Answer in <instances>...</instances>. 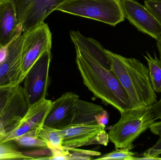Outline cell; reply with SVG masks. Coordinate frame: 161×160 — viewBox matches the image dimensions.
Instances as JSON below:
<instances>
[{
	"label": "cell",
	"instance_id": "5bb4252c",
	"mask_svg": "<svg viewBox=\"0 0 161 160\" xmlns=\"http://www.w3.org/2000/svg\"><path fill=\"white\" fill-rule=\"evenodd\" d=\"M70 36L75 47L87 52L103 66L111 70L110 62L106 49L100 43L93 39L82 35L78 31H71Z\"/></svg>",
	"mask_w": 161,
	"mask_h": 160
},
{
	"label": "cell",
	"instance_id": "83f0119b",
	"mask_svg": "<svg viewBox=\"0 0 161 160\" xmlns=\"http://www.w3.org/2000/svg\"><path fill=\"white\" fill-rule=\"evenodd\" d=\"M157 47L159 54V59L161 60V37L157 40Z\"/></svg>",
	"mask_w": 161,
	"mask_h": 160
},
{
	"label": "cell",
	"instance_id": "ffe728a7",
	"mask_svg": "<svg viewBox=\"0 0 161 160\" xmlns=\"http://www.w3.org/2000/svg\"><path fill=\"white\" fill-rule=\"evenodd\" d=\"M132 149L130 147L115 148L114 151L100 156L95 159L136 160L138 153L132 152Z\"/></svg>",
	"mask_w": 161,
	"mask_h": 160
},
{
	"label": "cell",
	"instance_id": "f546056e",
	"mask_svg": "<svg viewBox=\"0 0 161 160\" xmlns=\"http://www.w3.org/2000/svg\"></svg>",
	"mask_w": 161,
	"mask_h": 160
},
{
	"label": "cell",
	"instance_id": "44dd1931",
	"mask_svg": "<svg viewBox=\"0 0 161 160\" xmlns=\"http://www.w3.org/2000/svg\"><path fill=\"white\" fill-rule=\"evenodd\" d=\"M0 155L8 157L10 160H35L33 157L17 151L7 142L0 143Z\"/></svg>",
	"mask_w": 161,
	"mask_h": 160
},
{
	"label": "cell",
	"instance_id": "4316f807",
	"mask_svg": "<svg viewBox=\"0 0 161 160\" xmlns=\"http://www.w3.org/2000/svg\"><path fill=\"white\" fill-rule=\"evenodd\" d=\"M8 46L0 48V64L5 59L8 52Z\"/></svg>",
	"mask_w": 161,
	"mask_h": 160
},
{
	"label": "cell",
	"instance_id": "cb8c5ba5",
	"mask_svg": "<svg viewBox=\"0 0 161 160\" xmlns=\"http://www.w3.org/2000/svg\"><path fill=\"white\" fill-rule=\"evenodd\" d=\"M144 6L161 24V0H145Z\"/></svg>",
	"mask_w": 161,
	"mask_h": 160
},
{
	"label": "cell",
	"instance_id": "d6986e66",
	"mask_svg": "<svg viewBox=\"0 0 161 160\" xmlns=\"http://www.w3.org/2000/svg\"><path fill=\"white\" fill-rule=\"evenodd\" d=\"M39 130L30 131L12 141L22 147L48 148L46 143L39 137Z\"/></svg>",
	"mask_w": 161,
	"mask_h": 160
},
{
	"label": "cell",
	"instance_id": "603a6c76",
	"mask_svg": "<svg viewBox=\"0 0 161 160\" xmlns=\"http://www.w3.org/2000/svg\"><path fill=\"white\" fill-rule=\"evenodd\" d=\"M69 151V160H91L92 157L100 156V152L82 150L77 148H66Z\"/></svg>",
	"mask_w": 161,
	"mask_h": 160
},
{
	"label": "cell",
	"instance_id": "7402d4cb",
	"mask_svg": "<svg viewBox=\"0 0 161 160\" xmlns=\"http://www.w3.org/2000/svg\"><path fill=\"white\" fill-rule=\"evenodd\" d=\"M156 135L159 136V139L152 147L146 151L141 157H137L138 160H161L160 155H161V130L158 132Z\"/></svg>",
	"mask_w": 161,
	"mask_h": 160
},
{
	"label": "cell",
	"instance_id": "6da1fadb",
	"mask_svg": "<svg viewBox=\"0 0 161 160\" xmlns=\"http://www.w3.org/2000/svg\"><path fill=\"white\" fill-rule=\"evenodd\" d=\"M76 63L83 83L97 98L111 105L120 113L132 109L125 90L111 70L103 66L89 53L78 47Z\"/></svg>",
	"mask_w": 161,
	"mask_h": 160
},
{
	"label": "cell",
	"instance_id": "7a4b0ae2",
	"mask_svg": "<svg viewBox=\"0 0 161 160\" xmlns=\"http://www.w3.org/2000/svg\"><path fill=\"white\" fill-rule=\"evenodd\" d=\"M106 52L111 70L125 90L132 109L152 107L158 100L148 68L135 58H126L108 50Z\"/></svg>",
	"mask_w": 161,
	"mask_h": 160
},
{
	"label": "cell",
	"instance_id": "3957f363",
	"mask_svg": "<svg viewBox=\"0 0 161 160\" xmlns=\"http://www.w3.org/2000/svg\"><path fill=\"white\" fill-rule=\"evenodd\" d=\"M119 121L110 128L109 140L115 148H133V142L157 120L150 108H137L121 113Z\"/></svg>",
	"mask_w": 161,
	"mask_h": 160
},
{
	"label": "cell",
	"instance_id": "2e32d148",
	"mask_svg": "<svg viewBox=\"0 0 161 160\" xmlns=\"http://www.w3.org/2000/svg\"><path fill=\"white\" fill-rule=\"evenodd\" d=\"M53 101L43 98L28 107L26 113L21 121L34 130L40 129L52 108Z\"/></svg>",
	"mask_w": 161,
	"mask_h": 160
},
{
	"label": "cell",
	"instance_id": "5b68a950",
	"mask_svg": "<svg viewBox=\"0 0 161 160\" xmlns=\"http://www.w3.org/2000/svg\"><path fill=\"white\" fill-rule=\"evenodd\" d=\"M28 109L20 84L0 87V136L16 128Z\"/></svg>",
	"mask_w": 161,
	"mask_h": 160
},
{
	"label": "cell",
	"instance_id": "484cf974",
	"mask_svg": "<svg viewBox=\"0 0 161 160\" xmlns=\"http://www.w3.org/2000/svg\"><path fill=\"white\" fill-rule=\"evenodd\" d=\"M109 115L107 111L104 110V111L99 114L97 117V125L105 126L108 125V122Z\"/></svg>",
	"mask_w": 161,
	"mask_h": 160
},
{
	"label": "cell",
	"instance_id": "f1b7e54d",
	"mask_svg": "<svg viewBox=\"0 0 161 160\" xmlns=\"http://www.w3.org/2000/svg\"><path fill=\"white\" fill-rule=\"evenodd\" d=\"M3 0H0V3L3 2Z\"/></svg>",
	"mask_w": 161,
	"mask_h": 160
},
{
	"label": "cell",
	"instance_id": "7c38bea8",
	"mask_svg": "<svg viewBox=\"0 0 161 160\" xmlns=\"http://www.w3.org/2000/svg\"><path fill=\"white\" fill-rule=\"evenodd\" d=\"M79 98L78 95L72 92L63 94L53 102L43 125L59 130L69 127L75 101Z\"/></svg>",
	"mask_w": 161,
	"mask_h": 160
},
{
	"label": "cell",
	"instance_id": "277c9868",
	"mask_svg": "<svg viewBox=\"0 0 161 160\" xmlns=\"http://www.w3.org/2000/svg\"><path fill=\"white\" fill-rule=\"evenodd\" d=\"M56 10L113 26L125 19L121 0H65Z\"/></svg>",
	"mask_w": 161,
	"mask_h": 160
},
{
	"label": "cell",
	"instance_id": "8fae6325",
	"mask_svg": "<svg viewBox=\"0 0 161 160\" xmlns=\"http://www.w3.org/2000/svg\"><path fill=\"white\" fill-rule=\"evenodd\" d=\"M22 41L20 33L8 46L6 57L0 64V87L20 84Z\"/></svg>",
	"mask_w": 161,
	"mask_h": 160
},
{
	"label": "cell",
	"instance_id": "ac0fdd59",
	"mask_svg": "<svg viewBox=\"0 0 161 160\" xmlns=\"http://www.w3.org/2000/svg\"><path fill=\"white\" fill-rule=\"evenodd\" d=\"M146 53L144 57L148 64L151 85L156 93H161V60L158 58L156 53L154 57L147 52Z\"/></svg>",
	"mask_w": 161,
	"mask_h": 160
},
{
	"label": "cell",
	"instance_id": "4fadbf2b",
	"mask_svg": "<svg viewBox=\"0 0 161 160\" xmlns=\"http://www.w3.org/2000/svg\"><path fill=\"white\" fill-rule=\"evenodd\" d=\"M20 33L22 32L13 3L3 0L0 3V48L8 46Z\"/></svg>",
	"mask_w": 161,
	"mask_h": 160
},
{
	"label": "cell",
	"instance_id": "52a82bcc",
	"mask_svg": "<svg viewBox=\"0 0 161 160\" xmlns=\"http://www.w3.org/2000/svg\"><path fill=\"white\" fill-rule=\"evenodd\" d=\"M13 3L20 28L23 33L44 22L65 0H7Z\"/></svg>",
	"mask_w": 161,
	"mask_h": 160
},
{
	"label": "cell",
	"instance_id": "d4e9b609",
	"mask_svg": "<svg viewBox=\"0 0 161 160\" xmlns=\"http://www.w3.org/2000/svg\"><path fill=\"white\" fill-rule=\"evenodd\" d=\"M152 109L155 117L157 119L161 120V99H160L152 106ZM149 129L151 132L156 134L158 132L161 130V121L153 123Z\"/></svg>",
	"mask_w": 161,
	"mask_h": 160
},
{
	"label": "cell",
	"instance_id": "e0dca14e",
	"mask_svg": "<svg viewBox=\"0 0 161 160\" xmlns=\"http://www.w3.org/2000/svg\"><path fill=\"white\" fill-rule=\"evenodd\" d=\"M38 136L46 143L48 149H63V135L61 130L43 125L39 130Z\"/></svg>",
	"mask_w": 161,
	"mask_h": 160
},
{
	"label": "cell",
	"instance_id": "8992f818",
	"mask_svg": "<svg viewBox=\"0 0 161 160\" xmlns=\"http://www.w3.org/2000/svg\"><path fill=\"white\" fill-rule=\"evenodd\" d=\"M52 45V33L44 22L23 34L20 84L42 54L46 51L51 50Z\"/></svg>",
	"mask_w": 161,
	"mask_h": 160
},
{
	"label": "cell",
	"instance_id": "9c48e42d",
	"mask_svg": "<svg viewBox=\"0 0 161 160\" xmlns=\"http://www.w3.org/2000/svg\"><path fill=\"white\" fill-rule=\"evenodd\" d=\"M105 127L99 125H81L62 129V146L66 148H78L93 145L107 146L109 138Z\"/></svg>",
	"mask_w": 161,
	"mask_h": 160
},
{
	"label": "cell",
	"instance_id": "ba28073f",
	"mask_svg": "<svg viewBox=\"0 0 161 160\" xmlns=\"http://www.w3.org/2000/svg\"><path fill=\"white\" fill-rule=\"evenodd\" d=\"M51 62V50L46 51L32 66L24 80L23 88L28 107L47 95Z\"/></svg>",
	"mask_w": 161,
	"mask_h": 160
},
{
	"label": "cell",
	"instance_id": "9a60e30c",
	"mask_svg": "<svg viewBox=\"0 0 161 160\" xmlns=\"http://www.w3.org/2000/svg\"><path fill=\"white\" fill-rule=\"evenodd\" d=\"M104 110L100 105L78 99L74 107L72 118L69 127L97 125V117Z\"/></svg>",
	"mask_w": 161,
	"mask_h": 160
},
{
	"label": "cell",
	"instance_id": "30bf717a",
	"mask_svg": "<svg viewBox=\"0 0 161 160\" xmlns=\"http://www.w3.org/2000/svg\"><path fill=\"white\" fill-rule=\"evenodd\" d=\"M125 18L137 30L154 39L161 37V24L144 5L136 0H121Z\"/></svg>",
	"mask_w": 161,
	"mask_h": 160
}]
</instances>
